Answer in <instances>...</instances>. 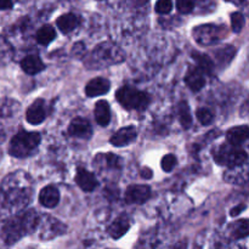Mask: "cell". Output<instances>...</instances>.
Here are the masks:
<instances>
[{
    "instance_id": "1",
    "label": "cell",
    "mask_w": 249,
    "mask_h": 249,
    "mask_svg": "<svg viewBox=\"0 0 249 249\" xmlns=\"http://www.w3.org/2000/svg\"><path fill=\"white\" fill-rule=\"evenodd\" d=\"M0 191L6 204L14 208H23L29 202L31 179L24 173L17 172L4 180Z\"/></svg>"
},
{
    "instance_id": "2",
    "label": "cell",
    "mask_w": 249,
    "mask_h": 249,
    "mask_svg": "<svg viewBox=\"0 0 249 249\" xmlns=\"http://www.w3.org/2000/svg\"><path fill=\"white\" fill-rule=\"evenodd\" d=\"M38 214L33 209H29V211L16 215L14 219H10L4 224L1 230V237L6 245H14L22 237L33 232L38 228Z\"/></svg>"
},
{
    "instance_id": "3",
    "label": "cell",
    "mask_w": 249,
    "mask_h": 249,
    "mask_svg": "<svg viewBox=\"0 0 249 249\" xmlns=\"http://www.w3.org/2000/svg\"><path fill=\"white\" fill-rule=\"evenodd\" d=\"M124 60V53L121 48L112 43H102L91 51L85 65L91 70H101L104 67L117 65Z\"/></svg>"
},
{
    "instance_id": "4",
    "label": "cell",
    "mask_w": 249,
    "mask_h": 249,
    "mask_svg": "<svg viewBox=\"0 0 249 249\" xmlns=\"http://www.w3.org/2000/svg\"><path fill=\"white\" fill-rule=\"evenodd\" d=\"M41 136L38 131L21 130L11 139L9 146V153L12 157L26 158L33 155L39 146Z\"/></svg>"
},
{
    "instance_id": "5",
    "label": "cell",
    "mask_w": 249,
    "mask_h": 249,
    "mask_svg": "<svg viewBox=\"0 0 249 249\" xmlns=\"http://www.w3.org/2000/svg\"><path fill=\"white\" fill-rule=\"evenodd\" d=\"M116 99L125 109H145L150 104V96L146 92L140 91L125 85L117 90Z\"/></svg>"
},
{
    "instance_id": "6",
    "label": "cell",
    "mask_w": 249,
    "mask_h": 249,
    "mask_svg": "<svg viewBox=\"0 0 249 249\" xmlns=\"http://www.w3.org/2000/svg\"><path fill=\"white\" fill-rule=\"evenodd\" d=\"M214 160L218 164L228 165L231 168L245 164L248 160V156L245 150H241L229 143V145H223L216 148L214 152Z\"/></svg>"
},
{
    "instance_id": "7",
    "label": "cell",
    "mask_w": 249,
    "mask_h": 249,
    "mask_svg": "<svg viewBox=\"0 0 249 249\" xmlns=\"http://www.w3.org/2000/svg\"><path fill=\"white\" fill-rule=\"evenodd\" d=\"M226 28L215 24H202L194 29V38L201 45H214L226 36Z\"/></svg>"
},
{
    "instance_id": "8",
    "label": "cell",
    "mask_w": 249,
    "mask_h": 249,
    "mask_svg": "<svg viewBox=\"0 0 249 249\" xmlns=\"http://www.w3.org/2000/svg\"><path fill=\"white\" fill-rule=\"evenodd\" d=\"M39 225L41 226L40 237L43 240H50L66 232V226L53 216H44L43 220H39Z\"/></svg>"
},
{
    "instance_id": "9",
    "label": "cell",
    "mask_w": 249,
    "mask_h": 249,
    "mask_svg": "<svg viewBox=\"0 0 249 249\" xmlns=\"http://www.w3.org/2000/svg\"><path fill=\"white\" fill-rule=\"evenodd\" d=\"M46 117H48V105L43 99L36 100L26 112L27 122L32 125H38L43 123Z\"/></svg>"
},
{
    "instance_id": "10",
    "label": "cell",
    "mask_w": 249,
    "mask_h": 249,
    "mask_svg": "<svg viewBox=\"0 0 249 249\" xmlns=\"http://www.w3.org/2000/svg\"><path fill=\"white\" fill-rule=\"evenodd\" d=\"M151 197V189L147 185H131L125 191V201L129 204H142Z\"/></svg>"
},
{
    "instance_id": "11",
    "label": "cell",
    "mask_w": 249,
    "mask_h": 249,
    "mask_svg": "<svg viewBox=\"0 0 249 249\" xmlns=\"http://www.w3.org/2000/svg\"><path fill=\"white\" fill-rule=\"evenodd\" d=\"M136 138H138L136 128L133 125H129L124 126V128L119 129L117 133H114L111 140H109V142L113 146H116V147H124V146H128L130 143H133L136 140Z\"/></svg>"
},
{
    "instance_id": "12",
    "label": "cell",
    "mask_w": 249,
    "mask_h": 249,
    "mask_svg": "<svg viewBox=\"0 0 249 249\" xmlns=\"http://www.w3.org/2000/svg\"><path fill=\"white\" fill-rule=\"evenodd\" d=\"M68 133H70L71 136L88 140L92 136L91 124L89 123L88 119L77 117V118L71 122L70 126H68Z\"/></svg>"
},
{
    "instance_id": "13",
    "label": "cell",
    "mask_w": 249,
    "mask_h": 249,
    "mask_svg": "<svg viewBox=\"0 0 249 249\" xmlns=\"http://www.w3.org/2000/svg\"><path fill=\"white\" fill-rule=\"evenodd\" d=\"M75 182L78 186L84 192H91L99 186V181L96 180L92 173L88 172L85 168L79 167L77 169V175H75Z\"/></svg>"
},
{
    "instance_id": "14",
    "label": "cell",
    "mask_w": 249,
    "mask_h": 249,
    "mask_svg": "<svg viewBox=\"0 0 249 249\" xmlns=\"http://www.w3.org/2000/svg\"><path fill=\"white\" fill-rule=\"evenodd\" d=\"M109 88H111V83L106 78H94L85 87V94L89 97L100 96V95L107 94L109 91Z\"/></svg>"
},
{
    "instance_id": "15",
    "label": "cell",
    "mask_w": 249,
    "mask_h": 249,
    "mask_svg": "<svg viewBox=\"0 0 249 249\" xmlns=\"http://www.w3.org/2000/svg\"><path fill=\"white\" fill-rule=\"evenodd\" d=\"M39 202L45 208H55L60 202V192L53 185L45 186L39 194Z\"/></svg>"
},
{
    "instance_id": "16",
    "label": "cell",
    "mask_w": 249,
    "mask_h": 249,
    "mask_svg": "<svg viewBox=\"0 0 249 249\" xmlns=\"http://www.w3.org/2000/svg\"><path fill=\"white\" fill-rule=\"evenodd\" d=\"M185 82H186L187 87L192 91H199L204 87V84H206L204 73L198 67L189 68V71L186 73V77H185Z\"/></svg>"
},
{
    "instance_id": "17",
    "label": "cell",
    "mask_w": 249,
    "mask_h": 249,
    "mask_svg": "<svg viewBox=\"0 0 249 249\" xmlns=\"http://www.w3.org/2000/svg\"><path fill=\"white\" fill-rule=\"evenodd\" d=\"M130 228V220L126 215H121L108 226L107 233L111 236L113 240H119L122 236L125 235Z\"/></svg>"
},
{
    "instance_id": "18",
    "label": "cell",
    "mask_w": 249,
    "mask_h": 249,
    "mask_svg": "<svg viewBox=\"0 0 249 249\" xmlns=\"http://www.w3.org/2000/svg\"><path fill=\"white\" fill-rule=\"evenodd\" d=\"M21 68L27 74L34 75L45 70V65L38 55H28L21 61Z\"/></svg>"
},
{
    "instance_id": "19",
    "label": "cell",
    "mask_w": 249,
    "mask_h": 249,
    "mask_svg": "<svg viewBox=\"0 0 249 249\" xmlns=\"http://www.w3.org/2000/svg\"><path fill=\"white\" fill-rule=\"evenodd\" d=\"M95 119L96 123L101 126H107L111 122V108L108 102L100 100L95 105Z\"/></svg>"
},
{
    "instance_id": "20",
    "label": "cell",
    "mask_w": 249,
    "mask_h": 249,
    "mask_svg": "<svg viewBox=\"0 0 249 249\" xmlns=\"http://www.w3.org/2000/svg\"><path fill=\"white\" fill-rule=\"evenodd\" d=\"M249 129L247 125H240L233 126L226 134V139H228L229 143L233 146H240L245 142L248 139Z\"/></svg>"
},
{
    "instance_id": "21",
    "label": "cell",
    "mask_w": 249,
    "mask_h": 249,
    "mask_svg": "<svg viewBox=\"0 0 249 249\" xmlns=\"http://www.w3.org/2000/svg\"><path fill=\"white\" fill-rule=\"evenodd\" d=\"M56 24L63 34H68L77 28L79 24V18L74 14H65L58 17Z\"/></svg>"
},
{
    "instance_id": "22",
    "label": "cell",
    "mask_w": 249,
    "mask_h": 249,
    "mask_svg": "<svg viewBox=\"0 0 249 249\" xmlns=\"http://www.w3.org/2000/svg\"><path fill=\"white\" fill-rule=\"evenodd\" d=\"M21 106L19 102L15 101L12 99H2L0 100V117L1 118H9L16 114L19 111Z\"/></svg>"
},
{
    "instance_id": "23",
    "label": "cell",
    "mask_w": 249,
    "mask_h": 249,
    "mask_svg": "<svg viewBox=\"0 0 249 249\" xmlns=\"http://www.w3.org/2000/svg\"><path fill=\"white\" fill-rule=\"evenodd\" d=\"M56 38V31L50 24H45L36 32V41L41 45H49Z\"/></svg>"
},
{
    "instance_id": "24",
    "label": "cell",
    "mask_w": 249,
    "mask_h": 249,
    "mask_svg": "<svg viewBox=\"0 0 249 249\" xmlns=\"http://www.w3.org/2000/svg\"><path fill=\"white\" fill-rule=\"evenodd\" d=\"M192 57H194V60L198 65V68L203 73H211L213 71L214 63L208 55L197 53V51H192Z\"/></svg>"
},
{
    "instance_id": "25",
    "label": "cell",
    "mask_w": 249,
    "mask_h": 249,
    "mask_svg": "<svg viewBox=\"0 0 249 249\" xmlns=\"http://www.w3.org/2000/svg\"><path fill=\"white\" fill-rule=\"evenodd\" d=\"M100 160H102V162H99V160H95L96 163H101L102 167L109 168V169H121L122 164H123V160L121 157L116 155H112V153H107V155H100L97 156Z\"/></svg>"
},
{
    "instance_id": "26",
    "label": "cell",
    "mask_w": 249,
    "mask_h": 249,
    "mask_svg": "<svg viewBox=\"0 0 249 249\" xmlns=\"http://www.w3.org/2000/svg\"><path fill=\"white\" fill-rule=\"evenodd\" d=\"M178 114H179V121L181 123L182 128L189 129L192 126V117L190 113L189 105L185 101L180 102L179 107H178Z\"/></svg>"
},
{
    "instance_id": "27",
    "label": "cell",
    "mask_w": 249,
    "mask_h": 249,
    "mask_svg": "<svg viewBox=\"0 0 249 249\" xmlns=\"http://www.w3.org/2000/svg\"><path fill=\"white\" fill-rule=\"evenodd\" d=\"M236 55V48H233L232 45H228L225 48H221L219 50L215 51V57L218 60L219 63L221 65H228L231 62L233 57Z\"/></svg>"
},
{
    "instance_id": "28",
    "label": "cell",
    "mask_w": 249,
    "mask_h": 249,
    "mask_svg": "<svg viewBox=\"0 0 249 249\" xmlns=\"http://www.w3.org/2000/svg\"><path fill=\"white\" fill-rule=\"evenodd\" d=\"M249 232V224L247 219H242L240 221H236L232 226H231V233H232L233 238L236 240H241L248 236Z\"/></svg>"
},
{
    "instance_id": "29",
    "label": "cell",
    "mask_w": 249,
    "mask_h": 249,
    "mask_svg": "<svg viewBox=\"0 0 249 249\" xmlns=\"http://www.w3.org/2000/svg\"><path fill=\"white\" fill-rule=\"evenodd\" d=\"M12 57V46L4 36H0V63L9 62Z\"/></svg>"
},
{
    "instance_id": "30",
    "label": "cell",
    "mask_w": 249,
    "mask_h": 249,
    "mask_svg": "<svg viewBox=\"0 0 249 249\" xmlns=\"http://www.w3.org/2000/svg\"><path fill=\"white\" fill-rule=\"evenodd\" d=\"M246 23V18L241 12H233L231 15V28L235 33H240Z\"/></svg>"
},
{
    "instance_id": "31",
    "label": "cell",
    "mask_w": 249,
    "mask_h": 249,
    "mask_svg": "<svg viewBox=\"0 0 249 249\" xmlns=\"http://www.w3.org/2000/svg\"><path fill=\"white\" fill-rule=\"evenodd\" d=\"M197 119L201 122L203 125H209L214 121V114L208 108H198L196 112Z\"/></svg>"
},
{
    "instance_id": "32",
    "label": "cell",
    "mask_w": 249,
    "mask_h": 249,
    "mask_svg": "<svg viewBox=\"0 0 249 249\" xmlns=\"http://www.w3.org/2000/svg\"><path fill=\"white\" fill-rule=\"evenodd\" d=\"M177 157H175L174 155H165L164 157L162 158L160 167H162V169L164 170L165 173H169L174 169L175 165H177Z\"/></svg>"
},
{
    "instance_id": "33",
    "label": "cell",
    "mask_w": 249,
    "mask_h": 249,
    "mask_svg": "<svg viewBox=\"0 0 249 249\" xmlns=\"http://www.w3.org/2000/svg\"><path fill=\"white\" fill-rule=\"evenodd\" d=\"M196 0H177V7L181 14H189L194 10Z\"/></svg>"
},
{
    "instance_id": "34",
    "label": "cell",
    "mask_w": 249,
    "mask_h": 249,
    "mask_svg": "<svg viewBox=\"0 0 249 249\" xmlns=\"http://www.w3.org/2000/svg\"><path fill=\"white\" fill-rule=\"evenodd\" d=\"M172 10H173L172 0H158V1L156 2V11H157L158 14H162V15L169 14Z\"/></svg>"
},
{
    "instance_id": "35",
    "label": "cell",
    "mask_w": 249,
    "mask_h": 249,
    "mask_svg": "<svg viewBox=\"0 0 249 249\" xmlns=\"http://www.w3.org/2000/svg\"><path fill=\"white\" fill-rule=\"evenodd\" d=\"M12 7V0H0V10H9Z\"/></svg>"
},
{
    "instance_id": "36",
    "label": "cell",
    "mask_w": 249,
    "mask_h": 249,
    "mask_svg": "<svg viewBox=\"0 0 249 249\" xmlns=\"http://www.w3.org/2000/svg\"><path fill=\"white\" fill-rule=\"evenodd\" d=\"M245 208H246L245 204H241V206H237V207H235V208H232V211L230 212L231 216H237L238 214L242 212V209H245Z\"/></svg>"
},
{
    "instance_id": "37",
    "label": "cell",
    "mask_w": 249,
    "mask_h": 249,
    "mask_svg": "<svg viewBox=\"0 0 249 249\" xmlns=\"http://www.w3.org/2000/svg\"><path fill=\"white\" fill-rule=\"evenodd\" d=\"M141 177L145 178V179H151V178H152V172H151L148 168H143V169L141 170Z\"/></svg>"
},
{
    "instance_id": "38",
    "label": "cell",
    "mask_w": 249,
    "mask_h": 249,
    "mask_svg": "<svg viewBox=\"0 0 249 249\" xmlns=\"http://www.w3.org/2000/svg\"><path fill=\"white\" fill-rule=\"evenodd\" d=\"M4 139H5V131H4V128H2V126L0 125V143H1L2 141H4Z\"/></svg>"
}]
</instances>
